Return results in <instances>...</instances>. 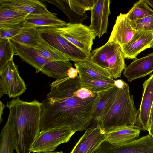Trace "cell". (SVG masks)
<instances>
[{"label": "cell", "mask_w": 153, "mask_h": 153, "mask_svg": "<svg viewBox=\"0 0 153 153\" xmlns=\"http://www.w3.org/2000/svg\"><path fill=\"white\" fill-rule=\"evenodd\" d=\"M50 86L41 102L40 133L62 127L75 132L87 128L100 100L99 94L85 99L77 96L76 92L81 88L79 76L74 79L67 76L57 79Z\"/></svg>", "instance_id": "6da1fadb"}, {"label": "cell", "mask_w": 153, "mask_h": 153, "mask_svg": "<svg viewBox=\"0 0 153 153\" xmlns=\"http://www.w3.org/2000/svg\"><path fill=\"white\" fill-rule=\"evenodd\" d=\"M7 121L11 125L16 143V153H30V149L40 132L41 102H26L19 97L8 102Z\"/></svg>", "instance_id": "7a4b0ae2"}, {"label": "cell", "mask_w": 153, "mask_h": 153, "mask_svg": "<svg viewBox=\"0 0 153 153\" xmlns=\"http://www.w3.org/2000/svg\"><path fill=\"white\" fill-rule=\"evenodd\" d=\"M138 116L133 95L126 83L121 88L113 105L98 125L105 131L125 126H136Z\"/></svg>", "instance_id": "3957f363"}, {"label": "cell", "mask_w": 153, "mask_h": 153, "mask_svg": "<svg viewBox=\"0 0 153 153\" xmlns=\"http://www.w3.org/2000/svg\"><path fill=\"white\" fill-rule=\"evenodd\" d=\"M15 53L21 60L34 67L36 73L41 72L56 79L68 76L72 64L69 61H52L39 55L32 47L12 41Z\"/></svg>", "instance_id": "277c9868"}, {"label": "cell", "mask_w": 153, "mask_h": 153, "mask_svg": "<svg viewBox=\"0 0 153 153\" xmlns=\"http://www.w3.org/2000/svg\"><path fill=\"white\" fill-rule=\"evenodd\" d=\"M124 54L120 46L108 41L103 45L91 52L90 59L107 70L113 78H120L126 67Z\"/></svg>", "instance_id": "5b68a950"}, {"label": "cell", "mask_w": 153, "mask_h": 153, "mask_svg": "<svg viewBox=\"0 0 153 153\" xmlns=\"http://www.w3.org/2000/svg\"><path fill=\"white\" fill-rule=\"evenodd\" d=\"M55 28L62 37L90 56L93 40L97 36L89 27L81 23L69 22L63 27Z\"/></svg>", "instance_id": "8992f818"}, {"label": "cell", "mask_w": 153, "mask_h": 153, "mask_svg": "<svg viewBox=\"0 0 153 153\" xmlns=\"http://www.w3.org/2000/svg\"><path fill=\"white\" fill-rule=\"evenodd\" d=\"M75 131L65 127L54 128L40 133L30 149L33 153L53 152L60 144L69 141Z\"/></svg>", "instance_id": "52a82bcc"}, {"label": "cell", "mask_w": 153, "mask_h": 153, "mask_svg": "<svg viewBox=\"0 0 153 153\" xmlns=\"http://www.w3.org/2000/svg\"><path fill=\"white\" fill-rule=\"evenodd\" d=\"M37 29L41 37L46 42L66 54L71 61L75 62L90 59L89 56L62 37L55 27Z\"/></svg>", "instance_id": "ba28073f"}, {"label": "cell", "mask_w": 153, "mask_h": 153, "mask_svg": "<svg viewBox=\"0 0 153 153\" xmlns=\"http://www.w3.org/2000/svg\"><path fill=\"white\" fill-rule=\"evenodd\" d=\"M0 81L3 83L10 98L18 97L26 90V86L13 59L0 71Z\"/></svg>", "instance_id": "9c48e42d"}, {"label": "cell", "mask_w": 153, "mask_h": 153, "mask_svg": "<svg viewBox=\"0 0 153 153\" xmlns=\"http://www.w3.org/2000/svg\"><path fill=\"white\" fill-rule=\"evenodd\" d=\"M111 3L110 0H96L94 7L90 10L89 27L99 38L107 32L108 19L111 14Z\"/></svg>", "instance_id": "30bf717a"}, {"label": "cell", "mask_w": 153, "mask_h": 153, "mask_svg": "<svg viewBox=\"0 0 153 153\" xmlns=\"http://www.w3.org/2000/svg\"><path fill=\"white\" fill-rule=\"evenodd\" d=\"M105 139V131L98 125L86 130L70 153H92Z\"/></svg>", "instance_id": "8fae6325"}, {"label": "cell", "mask_w": 153, "mask_h": 153, "mask_svg": "<svg viewBox=\"0 0 153 153\" xmlns=\"http://www.w3.org/2000/svg\"><path fill=\"white\" fill-rule=\"evenodd\" d=\"M143 85V96L140 108L137 111L136 126L141 130L148 131L150 112L153 102V74L144 82Z\"/></svg>", "instance_id": "7c38bea8"}, {"label": "cell", "mask_w": 153, "mask_h": 153, "mask_svg": "<svg viewBox=\"0 0 153 153\" xmlns=\"http://www.w3.org/2000/svg\"><path fill=\"white\" fill-rule=\"evenodd\" d=\"M107 153H153V137L149 134L129 142L111 144Z\"/></svg>", "instance_id": "4fadbf2b"}, {"label": "cell", "mask_w": 153, "mask_h": 153, "mask_svg": "<svg viewBox=\"0 0 153 153\" xmlns=\"http://www.w3.org/2000/svg\"><path fill=\"white\" fill-rule=\"evenodd\" d=\"M136 31L127 14L120 13L117 16L108 41L117 43L122 48L131 40Z\"/></svg>", "instance_id": "5bb4252c"}, {"label": "cell", "mask_w": 153, "mask_h": 153, "mask_svg": "<svg viewBox=\"0 0 153 153\" xmlns=\"http://www.w3.org/2000/svg\"><path fill=\"white\" fill-rule=\"evenodd\" d=\"M153 42V32L136 31L131 40L121 48L125 58H136L141 52L152 47Z\"/></svg>", "instance_id": "9a60e30c"}, {"label": "cell", "mask_w": 153, "mask_h": 153, "mask_svg": "<svg viewBox=\"0 0 153 153\" xmlns=\"http://www.w3.org/2000/svg\"><path fill=\"white\" fill-rule=\"evenodd\" d=\"M153 72V53L137 59L124 69L123 75L129 82L142 78Z\"/></svg>", "instance_id": "2e32d148"}, {"label": "cell", "mask_w": 153, "mask_h": 153, "mask_svg": "<svg viewBox=\"0 0 153 153\" xmlns=\"http://www.w3.org/2000/svg\"><path fill=\"white\" fill-rule=\"evenodd\" d=\"M0 6L10 8L28 14L51 12L46 5L37 0H0Z\"/></svg>", "instance_id": "e0dca14e"}, {"label": "cell", "mask_w": 153, "mask_h": 153, "mask_svg": "<svg viewBox=\"0 0 153 153\" xmlns=\"http://www.w3.org/2000/svg\"><path fill=\"white\" fill-rule=\"evenodd\" d=\"M59 19L56 13L29 14L24 22L25 27L37 29L45 27H62L66 24Z\"/></svg>", "instance_id": "ac0fdd59"}, {"label": "cell", "mask_w": 153, "mask_h": 153, "mask_svg": "<svg viewBox=\"0 0 153 153\" xmlns=\"http://www.w3.org/2000/svg\"><path fill=\"white\" fill-rule=\"evenodd\" d=\"M140 130L136 126L115 128L105 131V140L113 144L129 142L138 138Z\"/></svg>", "instance_id": "d6986e66"}, {"label": "cell", "mask_w": 153, "mask_h": 153, "mask_svg": "<svg viewBox=\"0 0 153 153\" xmlns=\"http://www.w3.org/2000/svg\"><path fill=\"white\" fill-rule=\"evenodd\" d=\"M121 88L114 85L108 90L98 94L100 95V100L93 118V120L97 122V125L113 105L120 93Z\"/></svg>", "instance_id": "ffe728a7"}, {"label": "cell", "mask_w": 153, "mask_h": 153, "mask_svg": "<svg viewBox=\"0 0 153 153\" xmlns=\"http://www.w3.org/2000/svg\"><path fill=\"white\" fill-rule=\"evenodd\" d=\"M78 72L96 79L112 81L114 79L109 72L91 61L90 59L75 62Z\"/></svg>", "instance_id": "44dd1931"}, {"label": "cell", "mask_w": 153, "mask_h": 153, "mask_svg": "<svg viewBox=\"0 0 153 153\" xmlns=\"http://www.w3.org/2000/svg\"><path fill=\"white\" fill-rule=\"evenodd\" d=\"M81 88H86L94 94H98L108 90L114 86V80L105 81L91 78L78 72Z\"/></svg>", "instance_id": "7402d4cb"}, {"label": "cell", "mask_w": 153, "mask_h": 153, "mask_svg": "<svg viewBox=\"0 0 153 153\" xmlns=\"http://www.w3.org/2000/svg\"><path fill=\"white\" fill-rule=\"evenodd\" d=\"M28 14L0 6V29L25 22Z\"/></svg>", "instance_id": "603a6c76"}, {"label": "cell", "mask_w": 153, "mask_h": 153, "mask_svg": "<svg viewBox=\"0 0 153 153\" xmlns=\"http://www.w3.org/2000/svg\"><path fill=\"white\" fill-rule=\"evenodd\" d=\"M33 48L39 55L53 62L71 61L67 55L47 43L41 36L40 44Z\"/></svg>", "instance_id": "cb8c5ba5"}, {"label": "cell", "mask_w": 153, "mask_h": 153, "mask_svg": "<svg viewBox=\"0 0 153 153\" xmlns=\"http://www.w3.org/2000/svg\"><path fill=\"white\" fill-rule=\"evenodd\" d=\"M40 38L36 29L25 27L19 34L10 39L17 43L34 48L40 44Z\"/></svg>", "instance_id": "d4e9b609"}, {"label": "cell", "mask_w": 153, "mask_h": 153, "mask_svg": "<svg viewBox=\"0 0 153 153\" xmlns=\"http://www.w3.org/2000/svg\"><path fill=\"white\" fill-rule=\"evenodd\" d=\"M16 143L12 127L7 121L0 135V153H14Z\"/></svg>", "instance_id": "484cf974"}, {"label": "cell", "mask_w": 153, "mask_h": 153, "mask_svg": "<svg viewBox=\"0 0 153 153\" xmlns=\"http://www.w3.org/2000/svg\"><path fill=\"white\" fill-rule=\"evenodd\" d=\"M126 14L129 20L132 21L153 15V10L145 0H140L136 2Z\"/></svg>", "instance_id": "4316f807"}, {"label": "cell", "mask_w": 153, "mask_h": 153, "mask_svg": "<svg viewBox=\"0 0 153 153\" xmlns=\"http://www.w3.org/2000/svg\"><path fill=\"white\" fill-rule=\"evenodd\" d=\"M57 6L66 15L68 18L70 22L74 23H81L88 17L86 13L83 16L77 14L70 9L68 0H44Z\"/></svg>", "instance_id": "83f0119b"}, {"label": "cell", "mask_w": 153, "mask_h": 153, "mask_svg": "<svg viewBox=\"0 0 153 153\" xmlns=\"http://www.w3.org/2000/svg\"><path fill=\"white\" fill-rule=\"evenodd\" d=\"M15 51L10 39L0 41V71L7 63L13 59Z\"/></svg>", "instance_id": "f1b7e54d"}, {"label": "cell", "mask_w": 153, "mask_h": 153, "mask_svg": "<svg viewBox=\"0 0 153 153\" xmlns=\"http://www.w3.org/2000/svg\"><path fill=\"white\" fill-rule=\"evenodd\" d=\"M96 0H68L70 9L77 14L83 16L86 11L91 10L94 7Z\"/></svg>", "instance_id": "f546056e"}, {"label": "cell", "mask_w": 153, "mask_h": 153, "mask_svg": "<svg viewBox=\"0 0 153 153\" xmlns=\"http://www.w3.org/2000/svg\"><path fill=\"white\" fill-rule=\"evenodd\" d=\"M130 21L136 31L153 32V14Z\"/></svg>", "instance_id": "4dcf8cb0"}, {"label": "cell", "mask_w": 153, "mask_h": 153, "mask_svg": "<svg viewBox=\"0 0 153 153\" xmlns=\"http://www.w3.org/2000/svg\"><path fill=\"white\" fill-rule=\"evenodd\" d=\"M25 22L0 29V41L19 34L25 27Z\"/></svg>", "instance_id": "1f68e13d"}, {"label": "cell", "mask_w": 153, "mask_h": 153, "mask_svg": "<svg viewBox=\"0 0 153 153\" xmlns=\"http://www.w3.org/2000/svg\"><path fill=\"white\" fill-rule=\"evenodd\" d=\"M76 94L78 97L85 99L94 97L97 94H94L86 88H82L78 90Z\"/></svg>", "instance_id": "d6a6232c"}, {"label": "cell", "mask_w": 153, "mask_h": 153, "mask_svg": "<svg viewBox=\"0 0 153 153\" xmlns=\"http://www.w3.org/2000/svg\"><path fill=\"white\" fill-rule=\"evenodd\" d=\"M78 73L77 70L72 67L68 70V76L70 78L74 79L78 76Z\"/></svg>", "instance_id": "836d02e7"}, {"label": "cell", "mask_w": 153, "mask_h": 153, "mask_svg": "<svg viewBox=\"0 0 153 153\" xmlns=\"http://www.w3.org/2000/svg\"><path fill=\"white\" fill-rule=\"evenodd\" d=\"M126 83L122 79L115 80L114 82V85L120 88H123Z\"/></svg>", "instance_id": "e575fe53"}, {"label": "cell", "mask_w": 153, "mask_h": 153, "mask_svg": "<svg viewBox=\"0 0 153 153\" xmlns=\"http://www.w3.org/2000/svg\"><path fill=\"white\" fill-rule=\"evenodd\" d=\"M7 94L6 90L2 82L0 81V97L1 98L4 94Z\"/></svg>", "instance_id": "d590c367"}, {"label": "cell", "mask_w": 153, "mask_h": 153, "mask_svg": "<svg viewBox=\"0 0 153 153\" xmlns=\"http://www.w3.org/2000/svg\"><path fill=\"white\" fill-rule=\"evenodd\" d=\"M5 106L4 104L0 101V123H1L3 120L2 115L3 114V111L5 108Z\"/></svg>", "instance_id": "8d00e7d4"}, {"label": "cell", "mask_w": 153, "mask_h": 153, "mask_svg": "<svg viewBox=\"0 0 153 153\" xmlns=\"http://www.w3.org/2000/svg\"><path fill=\"white\" fill-rule=\"evenodd\" d=\"M153 121V102L151 108L149 118V127L151 123Z\"/></svg>", "instance_id": "74e56055"}, {"label": "cell", "mask_w": 153, "mask_h": 153, "mask_svg": "<svg viewBox=\"0 0 153 153\" xmlns=\"http://www.w3.org/2000/svg\"><path fill=\"white\" fill-rule=\"evenodd\" d=\"M149 134L153 137V121L150 124L148 131Z\"/></svg>", "instance_id": "f35d334b"}, {"label": "cell", "mask_w": 153, "mask_h": 153, "mask_svg": "<svg viewBox=\"0 0 153 153\" xmlns=\"http://www.w3.org/2000/svg\"><path fill=\"white\" fill-rule=\"evenodd\" d=\"M44 153H64L62 151L60 152H50Z\"/></svg>", "instance_id": "ab89813d"}, {"label": "cell", "mask_w": 153, "mask_h": 153, "mask_svg": "<svg viewBox=\"0 0 153 153\" xmlns=\"http://www.w3.org/2000/svg\"><path fill=\"white\" fill-rule=\"evenodd\" d=\"M152 48H153V43H152Z\"/></svg>", "instance_id": "60d3db41"}]
</instances>
